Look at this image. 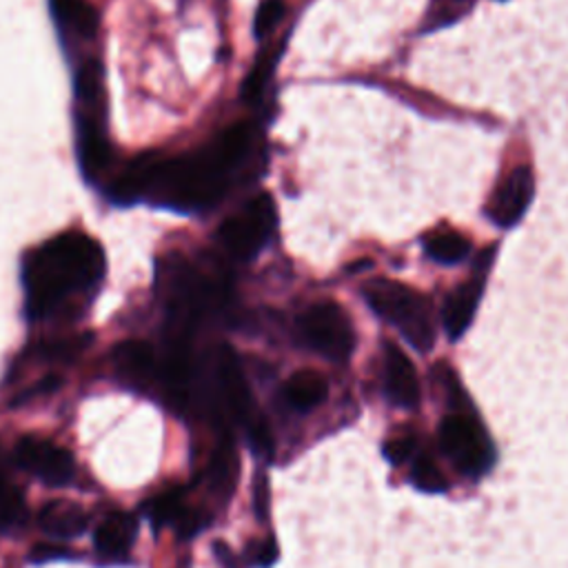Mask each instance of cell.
I'll use <instances>...</instances> for the list:
<instances>
[{
    "instance_id": "obj_23",
    "label": "cell",
    "mask_w": 568,
    "mask_h": 568,
    "mask_svg": "<svg viewBox=\"0 0 568 568\" xmlns=\"http://www.w3.org/2000/svg\"><path fill=\"white\" fill-rule=\"evenodd\" d=\"M417 453V440L413 436H402L398 440H391L384 449V455L391 460V464H404Z\"/></svg>"
},
{
    "instance_id": "obj_10",
    "label": "cell",
    "mask_w": 568,
    "mask_h": 568,
    "mask_svg": "<svg viewBox=\"0 0 568 568\" xmlns=\"http://www.w3.org/2000/svg\"><path fill=\"white\" fill-rule=\"evenodd\" d=\"M384 393L387 398L406 411L419 404V380L409 355L393 342L384 346Z\"/></svg>"
},
{
    "instance_id": "obj_15",
    "label": "cell",
    "mask_w": 568,
    "mask_h": 568,
    "mask_svg": "<svg viewBox=\"0 0 568 568\" xmlns=\"http://www.w3.org/2000/svg\"><path fill=\"white\" fill-rule=\"evenodd\" d=\"M327 380L316 371H298L282 387V400L292 411L307 413L324 402L327 398Z\"/></svg>"
},
{
    "instance_id": "obj_12",
    "label": "cell",
    "mask_w": 568,
    "mask_h": 568,
    "mask_svg": "<svg viewBox=\"0 0 568 568\" xmlns=\"http://www.w3.org/2000/svg\"><path fill=\"white\" fill-rule=\"evenodd\" d=\"M482 292H484V275H477L460 284V287L451 292V296L447 298L442 309V322L451 340H460L464 331L471 327L482 300Z\"/></svg>"
},
{
    "instance_id": "obj_2",
    "label": "cell",
    "mask_w": 568,
    "mask_h": 568,
    "mask_svg": "<svg viewBox=\"0 0 568 568\" xmlns=\"http://www.w3.org/2000/svg\"><path fill=\"white\" fill-rule=\"evenodd\" d=\"M100 245L83 232H64L32 249L21 267L25 316L32 322L76 316L105 280Z\"/></svg>"
},
{
    "instance_id": "obj_11",
    "label": "cell",
    "mask_w": 568,
    "mask_h": 568,
    "mask_svg": "<svg viewBox=\"0 0 568 568\" xmlns=\"http://www.w3.org/2000/svg\"><path fill=\"white\" fill-rule=\"evenodd\" d=\"M114 369L118 378L135 389H145L158 380V358L152 344L131 340L114 351Z\"/></svg>"
},
{
    "instance_id": "obj_18",
    "label": "cell",
    "mask_w": 568,
    "mask_h": 568,
    "mask_svg": "<svg viewBox=\"0 0 568 568\" xmlns=\"http://www.w3.org/2000/svg\"><path fill=\"white\" fill-rule=\"evenodd\" d=\"M206 482L211 486V490L216 495L227 497L234 488L236 482V453L229 440H225L218 451L213 453L209 469H206Z\"/></svg>"
},
{
    "instance_id": "obj_13",
    "label": "cell",
    "mask_w": 568,
    "mask_h": 568,
    "mask_svg": "<svg viewBox=\"0 0 568 568\" xmlns=\"http://www.w3.org/2000/svg\"><path fill=\"white\" fill-rule=\"evenodd\" d=\"M135 533H138V522L133 516L111 513L96 526L94 546L105 559L120 561L131 551L135 542Z\"/></svg>"
},
{
    "instance_id": "obj_7",
    "label": "cell",
    "mask_w": 568,
    "mask_h": 568,
    "mask_svg": "<svg viewBox=\"0 0 568 568\" xmlns=\"http://www.w3.org/2000/svg\"><path fill=\"white\" fill-rule=\"evenodd\" d=\"M275 218L273 200L267 193L256 196L221 227L218 242L232 258L247 262L256 258L273 236Z\"/></svg>"
},
{
    "instance_id": "obj_9",
    "label": "cell",
    "mask_w": 568,
    "mask_h": 568,
    "mask_svg": "<svg viewBox=\"0 0 568 568\" xmlns=\"http://www.w3.org/2000/svg\"><path fill=\"white\" fill-rule=\"evenodd\" d=\"M16 464L49 486H64L76 473L74 455L40 438H23L16 445Z\"/></svg>"
},
{
    "instance_id": "obj_20",
    "label": "cell",
    "mask_w": 568,
    "mask_h": 568,
    "mask_svg": "<svg viewBox=\"0 0 568 568\" xmlns=\"http://www.w3.org/2000/svg\"><path fill=\"white\" fill-rule=\"evenodd\" d=\"M413 466H411V480L413 484L419 488V490H426V493H442L447 488V482H445V475L442 471L438 469V464L426 455V453H415L411 458Z\"/></svg>"
},
{
    "instance_id": "obj_16",
    "label": "cell",
    "mask_w": 568,
    "mask_h": 568,
    "mask_svg": "<svg viewBox=\"0 0 568 568\" xmlns=\"http://www.w3.org/2000/svg\"><path fill=\"white\" fill-rule=\"evenodd\" d=\"M51 16L58 29H67L71 36L90 38L96 34V12L85 0H51Z\"/></svg>"
},
{
    "instance_id": "obj_17",
    "label": "cell",
    "mask_w": 568,
    "mask_h": 568,
    "mask_svg": "<svg viewBox=\"0 0 568 568\" xmlns=\"http://www.w3.org/2000/svg\"><path fill=\"white\" fill-rule=\"evenodd\" d=\"M189 509L187 505V497H185V488L180 486H174V488H167L158 495H154L152 500L142 507V513H145V518L156 526H176L178 520L185 516V511Z\"/></svg>"
},
{
    "instance_id": "obj_14",
    "label": "cell",
    "mask_w": 568,
    "mask_h": 568,
    "mask_svg": "<svg viewBox=\"0 0 568 568\" xmlns=\"http://www.w3.org/2000/svg\"><path fill=\"white\" fill-rule=\"evenodd\" d=\"M38 524L43 533L54 540H74L87 531L90 518L87 511L74 502H49L40 511Z\"/></svg>"
},
{
    "instance_id": "obj_5",
    "label": "cell",
    "mask_w": 568,
    "mask_h": 568,
    "mask_svg": "<svg viewBox=\"0 0 568 568\" xmlns=\"http://www.w3.org/2000/svg\"><path fill=\"white\" fill-rule=\"evenodd\" d=\"M440 447L453 466L466 477H482L490 471L495 453L484 426L475 415L451 413L440 424Z\"/></svg>"
},
{
    "instance_id": "obj_24",
    "label": "cell",
    "mask_w": 568,
    "mask_h": 568,
    "mask_svg": "<svg viewBox=\"0 0 568 568\" xmlns=\"http://www.w3.org/2000/svg\"><path fill=\"white\" fill-rule=\"evenodd\" d=\"M64 557H71V555L64 548L54 546V544L34 546V553H32V561H38V564H45V561H51V559H64Z\"/></svg>"
},
{
    "instance_id": "obj_8",
    "label": "cell",
    "mask_w": 568,
    "mask_h": 568,
    "mask_svg": "<svg viewBox=\"0 0 568 568\" xmlns=\"http://www.w3.org/2000/svg\"><path fill=\"white\" fill-rule=\"evenodd\" d=\"M535 196V178L533 171L524 165L511 169L502 182L495 187L488 206H486V216L490 218L493 225L509 229L516 227L520 223V218L529 211L531 202Z\"/></svg>"
},
{
    "instance_id": "obj_19",
    "label": "cell",
    "mask_w": 568,
    "mask_h": 568,
    "mask_svg": "<svg viewBox=\"0 0 568 568\" xmlns=\"http://www.w3.org/2000/svg\"><path fill=\"white\" fill-rule=\"evenodd\" d=\"M424 251L429 253V258H434L436 262L458 264L469 256L471 245L464 236H460L455 232H436L424 240Z\"/></svg>"
},
{
    "instance_id": "obj_22",
    "label": "cell",
    "mask_w": 568,
    "mask_h": 568,
    "mask_svg": "<svg viewBox=\"0 0 568 568\" xmlns=\"http://www.w3.org/2000/svg\"><path fill=\"white\" fill-rule=\"evenodd\" d=\"M269 71H271V62L267 60H260L256 64V69L249 74L247 83H245V90H242V96L245 100H258L264 85H267V79H269Z\"/></svg>"
},
{
    "instance_id": "obj_3",
    "label": "cell",
    "mask_w": 568,
    "mask_h": 568,
    "mask_svg": "<svg viewBox=\"0 0 568 568\" xmlns=\"http://www.w3.org/2000/svg\"><path fill=\"white\" fill-rule=\"evenodd\" d=\"M103 67L92 60L79 69L74 81L76 96V152L87 180H96L109 165V142L105 129V85Z\"/></svg>"
},
{
    "instance_id": "obj_4",
    "label": "cell",
    "mask_w": 568,
    "mask_h": 568,
    "mask_svg": "<svg viewBox=\"0 0 568 568\" xmlns=\"http://www.w3.org/2000/svg\"><path fill=\"white\" fill-rule=\"evenodd\" d=\"M367 305L417 351H431L436 342L434 307L419 292L395 280H371L363 287Z\"/></svg>"
},
{
    "instance_id": "obj_21",
    "label": "cell",
    "mask_w": 568,
    "mask_h": 568,
    "mask_svg": "<svg viewBox=\"0 0 568 568\" xmlns=\"http://www.w3.org/2000/svg\"><path fill=\"white\" fill-rule=\"evenodd\" d=\"M282 14H284L282 0H264V3L260 5V10H258V14H256V23H253L256 36L264 38L280 23Z\"/></svg>"
},
{
    "instance_id": "obj_1",
    "label": "cell",
    "mask_w": 568,
    "mask_h": 568,
    "mask_svg": "<svg viewBox=\"0 0 568 568\" xmlns=\"http://www.w3.org/2000/svg\"><path fill=\"white\" fill-rule=\"evenodd\" d=\"M251 127L238 122L225 129L211 145L191 156H140L116 180L114 202L147 200L158 206L196 211L216 202L234 167L247 156Z\"/></svg>"
},
{
    "instance_id": "obj_25",
    "label": "cell",
    "mask_w": 568,
    "mask_h": 568,
    "mask_svg": "<svg viewBox=\"0 0 568 568\" xmlns=\"http://www.w3.org/2000/svg\"><path fill=\"white\" fill-rule=\"evenodd\" d=\"M58 384H60V380H58V378H45V380H43V382H38L36 387L27 389V393H25V395H21L16 402H19V404H23V402H27V400H32V398H38V395L51 393V391H56V389H58Z\"/></svg>"
},
{
    "instance_id": "obj_6",
    "label": "cell",
    "mask_w": 568,
    "mask_h": 568,
    "mask_svg": "<svg viewBox=\"0 0 568 568\" xmlns=\"http://www.w3.org/2000/svg\"><path fill=\"white\" fill-rule=\"evenodd\" d=\"M300 340L324 360L344 365L355 348V331L346 311L335 303H318L298 320Z\"/></svg>"
}]
</instances>
